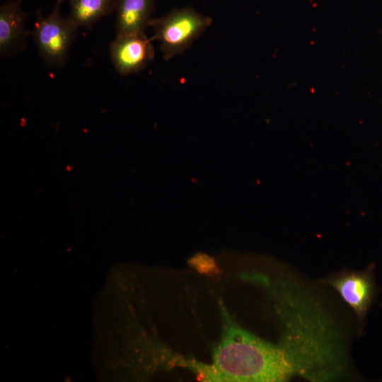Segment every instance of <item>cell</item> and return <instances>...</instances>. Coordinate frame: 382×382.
<instances>
[{
	"instance_id": "obj_1",
	"label": "cell",
	"mask_w": 382,
	"mask_h": 382,
	"mask_svg": "<svg viewBox=\"0 0 382 382\" xmlns=\"http://www.w3.org/2000/svg\"><path fill=\"white\" fill-rule=\"evenodd\" d=\"M221 338L211 364H198L195 371L206 381H284L298 375L315 381L326 376V361L313 328L305 320L284 321L279 345L263 340L239 327L224 312Z\"/></svg>"
},
{
	"instance_id": "obj_2",
	"label": "cell",
	"mask_w": 382,
	"mask_h": 382,
	"mask_svg": "<svg viewBox=\"0 0 382 382\" xmlns=\"http://www.w3.org/2000/svg\"><path fill=\"white\" fill-rule=\"evenodd\" d=\"M212 18L191 7L173 9L156 18L149 26L153 29L152 40L159 42L163 58L169 60L184 52L211 25Z\"/></svg>"
},
{
	"instance_id": "obj_3",
	"label": "cell",
	"mask_w": 382,
	"mask_h": 382,
	"mask_svg": "<svg viewBox=\"0 0 382 382\" xmlns=\"http://www.w3.org/2000/svg\"><path fill=\"white\" fill-rule=\"evenodd\" d=\"M60 4L57 1L53 10L46 16L37 12L31 33L41 58L47 66L53 67L65 64L78 29L69 17L62 16Z\"/></svg>"
},
{
	"instance_id": "obj_4",
	"label": "cell",
	"mask_w": 382,
	"mask_h": 382,
	"mask_svg": "<svg viewBox=\"0 0 382 382\" xmlns=\"http://www.w3.org/2000/svg\"><path fill=\"white\" fill-rule=\"evenodd\" d=\"M151 42L144 31L116 35L110 45V54L117 71L129 75L144 69L155 56Z\"/></svg>"
},
{
	"instance_id": "obj_5",
	"label": "cell",
	"mask_w": 382,
	"mask_h": 382,
	"mask_svg": "<svg viewBox=\"0 0 382 382\" xmlns=\"http://www.w3.org/2000/svg\"><path fill=\"white\" fill-rule=\"evenodd\" d=\"M326 282L338 291L362 322L375 295L372 272L369 270L343 272Z\"/></svg>"
},
{
	"instance_id": "obj_6",
	"label": "cell",
	"mask_w": 382,
	"mask_h": 382,
	"mask_svg": "<svg viewBox=\"0 0 382 382\" xmlns=\"http://www.w3.org/2000/svg\"><path fill=\"white\" fill-rule=\"evenodd\" d=\"M23 0H9L0 7V54L8 57L25 47L27 34L25 23L28 14L22 9Z\"/></svg>"
},
{
	"instance_id": "obj_7",
	"label": "cell",
	"mask_w": 382,
	"mask_h": 382,
	"mask_svg": "<svg viewBox=\"0 0 382 382\" xmlns=\"http://www.w3.org/2000/svg\"><path fill=\"white\" fill-rule=\"evenodd\" d=\"M154 9V0H117L116 35L144 31Z\"/></svg>"
},
{
	"instance_id": "obj_8",
	"label": "cell",
	"mask_w": 382,
	"mask_h": 382,
	"mask_svg": "<svg viewBox=\"0 0 382 382\" xmlns=\"http://www.w3.org/2000/svg\"><path fill=\"white\" fill-rule=\"evenodd\" d=\"M69 18L78 27L91 28L101 18L112 14L117 0H69Z\"/></svg>"
},
{
	"instance_id": "obj_9",
	"label": "cell",
	"mask_w": 382,
	"mask_h": 382,
	"mask_svg": "<svg viewBox=\"0 0 382 382\" xmlns=\"http://www.w3.org/2000/svg\"><path fill=\"white\" fill-rule=\"evenodd\" d=\"M64 0H57V2L62 3Z\"/></svg>"
}]
</instances>
